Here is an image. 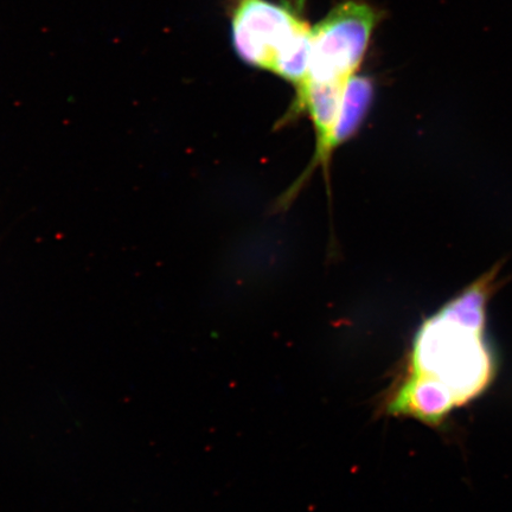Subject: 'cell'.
Listing matches in <instances>:
<instances>
[{"instance_id":"1","label":"cell","mask_w":512,"mask_h":512,"mask_svg":"<svg viewBox=\"0 0 512 512\" xmlns=\"http://www.w3.org/2000/svg\"><path fill=\"white\" fill-rule=\"evenodd\" d=\"M380 16L370 5L349 0L311 29L306 82H347L360 66ZM305 82V83H306Z\"/></svg>"},{"instance_id":"2","label":"cell","mask_w":512,"mask_h":512,"mask_svg":"<svg viewBox=\"0 0 512 512\" xmlns=\"http://www.w3.org/2000/svg\"><path fill=\"white\" fill-rule=\"evenodd\" d=\"M311 35L309 24L292 6L271 0H235L232 41L236 54L251 66L272 70Z\"/></svg>"}]
</instances>
